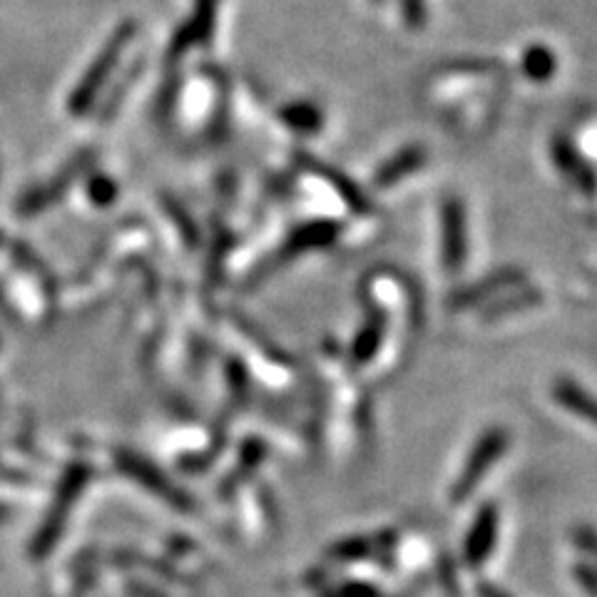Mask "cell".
I'll use <instances>...</instances> for the list:
<instances>
[{
	"label": "cell",
	"instance_id": "cell-1",
	"mask_svg": "<svg viewBox=\"0 0 597 597\" xmlns=\"http://www.w3.org/2000/svg\"><path fill=\"white\" fill-rule=\"evenodd\" d=\"M506 449H508V431H503V428H493V431H488L483 439L478 441L476 449L470 451L464 473H460V478L451 491V501L453 503L468 501L470 493H473L478 483L483 481L485 470L491 468L503 453H506Z\"/></svg>",
	"mask_w": 597,
	"mask_h": 597
},
{
	"label": "cell",
	"instance_id": "cell-2",
	"mask_svg": "<svg viewBox=\"0 0 597 597\" xmlns=\"http://www.w3.org/2000/svg\"><path fill=\"white\" fill-rule=\"evenodd\" d=\"M443 262L449 272H460L466 262V222L464 209L456 202L445 205L443 212Z\"/></svg>",
	"mask_w": 597,
	"mask_h": 597
},
{
	"label": "cell",
	"instance_id": "cell-3",
	"mask_svg": "<svg viewBox=\"0 0 597 597\" xmlns=\"http://www.w3.org/2000/svg\"><path fill=\"white\" fill-rule=\"evenodd\" d=\"M495 533H498V508L493 503L481 508L473 528H470L466 541V560L468 566H483L488 555L495 545Z\"/></svg>",
	"mask_w": 597,
	"mask_h": 597
},
{
	"label": "cell",
	"instance_id": "cell-4",
	"mask_svg": "<svg viewBox=\"0 0 597 597\" xmlns=\"http://www.w3.org/2000/svg\"><path fill=\"white\" fill-rule=\"evenodd\" d=\"M553 397L560 406H566L570 414L597 426V399H593L585 389H580L577 384L568 381V378H560V381H555L553 386Z\"/></svg>",
	"mask_w": 597,
	"mask_h": 597
},
{
	"label": "cell",
	"instance_id": "cell-5",
	"mask_svg": "<svg viewBox=\"0 0 597 597\" xmlns=\"http://www.w3.org/2000/svg\"><path fill=\"white\" fill-rule=\"evenodd\" d=\"M520 282V272H503V274H495L491 276V282H485V284H478V287H470L466 289L464 294H460V297H456V307H470V304H476V301H481L483 294L488 291H498L503 287H510V284H516Z\"/></svg>",
	"mask_w": 597,
	"mask_h": 597
},
{
	"label": "cell",
	"instance_id": "cell-6",
	"mask_svg": "<svg viewBox=\"0 0 597 597\" xmlns=\"http://www.w3.org/2000/svg\"><path fill=\"white\" fill-rule=\"evenodd\" d=\"M381 334H384L381 319H378V322L374 319V322L368 324L364 332H361L359 341H356V349H354L356 364H366V361H372V356L376 354V349L381 347Z\"/></svg>",
	"mask_w": 597,
	"mask_h": 597
},
{
	"label": "cell",
	"instance_id": "cell-7",
	"mask_svg": "<svg viewBox=\"0 0 597 597\" xmlns=\"http://www.w3.org/2000/svg\"><path fill=\"white\" fill-rule=\"evenodd\" d=\"M336 555H343L347 560H361L364 555H368V543H364V541L343 543L341 548H336Z\"/></svg>",
	"mask_w": 597,
	"mask_h": 597
},
{
	"label": "cell",
	"instance_id": "cell-8",
	"mask_svg": "<svg viewBox=\"0 0 597 597\" xmlns=\"http://www.w3.org/2000/svg\"><path fill=\"white\" fill-rule=\"evenodd\" d=\"M575 541L583 545L585 550H590V553H597V537L590 533V531H583V533H577Z\"/></svg>",
	"mask_w": 597,
	"mask_h": 597
},
{
	"label": "cell",
	"instance_id": "cell-9",
	"mask_svg": "<svg viewBox=\"0 0 597 597\" xmlns=\"http://www.w3.org/2000/svg\"><path fill=\"white\" fill-rule=\"evenodd\" d=\"M577 575H580V580H583V585H587L593 593H597V580H595V575L590 573V570L577 568Z\"/></svg>",
	"mask_w": 597,
	"mask_h": 597
},
{
	"label": "cell",
	"instance_id": "cell-10",
	"mask_svg": "<svg viewBox=\"0 0 597 597\" xmlns=\"http://www.w3.org/2000/svg\"><path fill=\"white\" fill-rule=\"evenodd\" d=\"M478 593H481V597H510L503 590H498L495 585H481V590H478Z\"/></svg>",
	"mask_w": 597,
	"mask_h": 597
}]
</instances>
